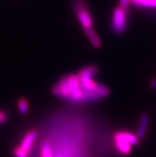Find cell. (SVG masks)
Segmentation results:
<instances>
[{"label": "cell", "instance_id": "6da1fadb", "mask_svg": "<svg viewBox=\"0 0 156 157\" xmlns=\"http://www.w3.org/2000/svg\"><path fill=\"white\" fill-rule=\"evenodd\" d=\"M97 73L98 68L91 65L85 66L77 74L83 94L82 103L98 101L107 98L110 94V90L106 86L94 80Z\"/></svg>", "mask_w": 156, "mask_h": 157}, {"label": "cell", "instance_id": "7a4b0ae2", "mask_svg": "<svg viewBox=\"0 0 156 157\" xmlns=\"http://www.w3.org/2000/svg\"><path fill=\"white\" fill-rule=\"evenodd\" d=\"M53 94L60 99L74 104L82 103V90L77 74H69L59 80L53 87Z\"/></svg>", "mask_w": 156, "mask_h": 157}, {"label": "cell", "instance_id": "3957f363", "mask_svg": "<svg viewBox=\"0 0 156 157\" xmlns=\"http://www.w3.org/2000/svg\"><path fill=\"white\" fill-rule=\"evenodd\" d=\"M128 10L117 6L114 10L111 21V28L115 34L121 35L124 33L127 26Z\"/></svg>", "mask_w": 156, "mask_h": 157}, {"label": "cell", "instance_id": "277c9868", "mask_svg": "<svg viewBox=\"0 0 156 157\" xmlns=\"http://www.w3.org/2000/svg\"><path fill=\"white\" fill-rule=\"evenodd\" d=\"M74 10L80 23L83 26V29L93 27V18L83 0H77L76 3L74 4Z\"/></svg>", "mask_w": 156, "mask_h": 157}, {"label": "cell", "instance_id": "5b68a950", "mask_svg": "<svg viewBox=\"0 0 156 157\" xmlns=\"http://www.w3.org/2000/svg\"><path fill=\"white\" fill-rule=\"evenodd\" d=\"M38 137V131L36 129H30L26 132V133L23 136L22 141L18 147H20L24 151L30 154L31 151L34 144Z\"/></svg>", "mask_w": 156, "mask_h": 157}, {"label": "cell", "instance_id": "8992f818", "mask_svg": "<svg viewBox=\"0 0 156 157\" xmlns=\"http://www.w3.org/2000/svg\"><path fill=\"white\" fill-rule=\"evenodd\" d=\"M114 138L116 139H120L122 140L129 143L131 146H136L139 143V139L136 136V134H134L132 132L127 131H120L116 132L114 135Z\"/></svg>", "mask_w": 156, "mask_h": 157}, {"label": "cell", "instance_id": "52a82bcc", "mask_svg": "<svg viewBox=\"0 0 156 157\" xmlns=\"http://www.w3.org/2000/svg\"><path fill=\"white\" fill-rule=\"evenodd\" d=\"M149 123V115L146 113H143L139 118V122L138 129H137L136 136L139 140L144 137L146 133V129Z\"/></svg>", "mask_w": 156, "mask_h": 157}, {"label": "cell", "instance_id": "ba28073f", "mask_svg": "<svg viewBox=\"0 0 156 157\" xmlns=\"http://www.w3.org/2000/svg\"><path fill=\"white\" fill-rule=\"evenodd\" d=\"M115 146L116 148V151L122 155H127L131 153L132 146L130 144L127 142L122 140L120 139H116L114 138Z\"/></svg>", "mask_w": 156, "mask_h": 157}, {"label": "cell", "instance_id": "9c48e42d", "mask_svg": "<svg viewBox=\"0 0 156 157\" xmlns=\"http://www.w3.org/2000/svg\"><path fill=\"white\" fill-rule=\"evenodd\" d=\"M85 33L86 34L87 37L89 38V41L91 42V44L95 48H100L101 46V40L98 34H97V32L93 27L90 28H85L84 29Z\"/></svg>", "mask_w": 156, "mask_h": 157}, {"label": "cell", "instance_id": "30bf717a", "mask_svg": "<svg viewBox=\"0 0 156 157\" xmlns=\"http://www.w3.org/2000/svg\"><path fill=\"white\" fill-rule=\"evenodd\" d=\"M18 112L22 115H26L29 111V102L24 98H21L17 103Z\"/></svg>", "mask_w": 156, "mask_h": 157}, {"label": "cell", "instance_id": "8fae6325", "mask_svg": "<svg viewBox=\"0 0 156 157\" xmlns=\"http://www.w3.org/2000/svg\"><path fill=\"white\" fill-rule=\"evenodd\" d=\"M42 147H41V156L42 157H53L52 153L51 146L48 142L43 141L42 143Z\"/></svg>", "mask_w": 156, "mask_h": 157}, {"label": "cell", "instance_id": "7c38bea8", "mask_svg": "<svg viewBox=\"0 0 156 157\" xmlns=\"http://www.w3.org/2000/svg\"><path fill=\"white\" fill-rule=\"evenodd\" d=\"M14 155L15 157H28L29 156V153L26 152V151H24L20 147H15L14 149Z\"/></svg>", "mask_w": 156, "mask_h": 157}, {"label": "cell", "instance_id": "4fadbf2b", "mask_svg": "<svg viewBox=\"0 0 156 157\" xmlns=\"http://www.w3.org/2000/svg\"><path fill=\"white\" fill-rule=\"evenodd\" d=\"M8 120V113L5 111L0 110V124H3Z\"/></svg>", "mask_w": 156, "mask_h": 157}, {"label": "cell", "instance_id": "5bb4252c", "mask_svg": "<svg viewBox=\"0 0 156 157\" xmlns=\"http://www.w3.org/2000/svg\"><path fill=\"white\" fill-rule=\"evenodd\" d=\"M131 2V0H120V3H119V6L128 10V5L129 3Z\"/></svg>", "mask_w": 156, "mask_h": 157}, {"label": "cell", "instance_id": "9a60e30c", "mask_svg": "<svg viewBox=\"0 0 156 157\" xmlns=\"http://www.w3.org/2000/svg\"><path fill=\"white\" fill-rule=\"evenodd\" d=\"M149 86H150V87L151 89H156V78L150 81Z\"/></svg>", "mask_w": 156, "mask_h": 157}]
</instances>
